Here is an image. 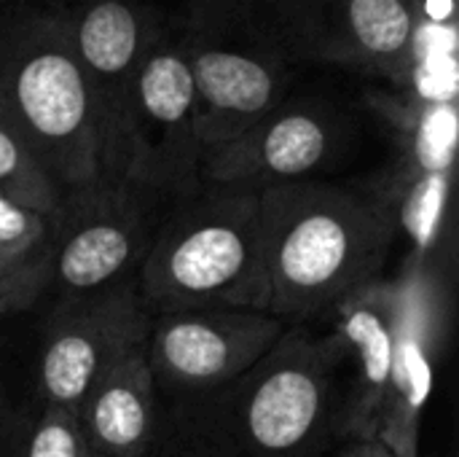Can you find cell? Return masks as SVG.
Returning a JSON list of instances; mask_svg holds the SVG:
<instances>
[{"label":"cell","mask_w":459,"mask_h":457,"mask_svg":"<svg viewBox=\"0 0 459 457\" xmlns=\"http://www.w3.org/2000/svg\"><path fill=\"white\" fill-rule=\"evenodd\" d=\"M331 127L312 110L277 108L239 137L202 154L204 186L264 191L307 180L331 154Z\"/></svg>","instance_id":"cell-13"},{"label":"cell","mask_w":459,"mask_h":457,"mask_svg":"<svg viewBox=\"0 0 459 457\" xmlns=\"http://www.w3.org/2000/svg\"><path fill=\"white\" fill-rule=\"evenodd\" d=\"M452 172H409L401 170L385 197L393 207L398 234H406L411 259L406 267H428L441 242Z\"/></svg>","instance_id":"cell-16"},{"label":"cell","mask_w":459,"mask_h":457,"mask_svg":"<svg viewBox=\"0 0 459 457\" xmlns=\"http://www.w3.org/2000/svg\"><path fill=\"white\" fill-rule=\"evenodd\" d=\"M51 286V240L27 253L0 250V318L27 310Z\"/></svg>","instance_id":"cell-19"},{"label":"cell","mask_w":459,"mask_h":457,"mask_svg":"<svg viewBox=\"0 0 459 457\" xmlns=\"http://www.w3.org/2000/svg\"><path fill=\"white\" fill-rule=\"evenodd\" d=\"M288 329V321L264 310L167 312L151 321L145 358L156 388L178 396L204 393L253 369Z\"/></svg>","instance_id":"cell-10"},{"label":"cell","mask_w":459,"mask_h":457,"mask_svg":"<svg viewBox=\"0 0 459 457\" xmlns=\"http://www.w3.org/2000/svg\"><path fill=\"white\" fill-rule=\"evenodd\" d=\"M86 444L102 457H145L156 439V380L145 347L108 372L78 409Z\"/></svg>","instance_id":"cell-15"},{"label":"cell","mask_w":459,"mask_h":457,"mask_svg":"<svg viewBox=\"0 0 459 457\" xmlns=\"http://www.w3.org/2000/svg\"><path fill=\"white\" fill-rule=\"evenodd\" d=\"M0 121L22 137L62 197L113 180L62 11L0 5Z\"/></svg>","instance_id":"cell-3"},{"label":"cell","mask_w":459,"mask_h":457,"mask_svg":"<svg viewBox=\"0 0 459 457\" xmlns=\"http://www.w3.org/2000/svg\"><path fill=\"white\" fill-rule=\"evenodd\" d=\"M202 154L194 81L180 38L156 27L129 92L118 180L156 197L188 199L204 186Z\"/></svg>","instance_id":"cell-5"},{"label":"cell","mask_w":459,"mask_h":457,"mask_svg":"<svg viewBox=\"0 0 459 457\" xmlns=\"http://www.w3.org/2000/svg\"><path fill=\"white\" fill-rule=\"evenodd\" d=\"M269 312L304 326L379 280L398 237L385 191L293 180L261 191Z\"/></svg>","instance_id":"cell-2"},{"label":"cell","mask_w":459,"mask_h":457,"mask_svg":"<svg viewBox=\"0 0 459 457\" xmlns=\"http://www.w3.org/2000/svg\"><path fill=\"white\" fill-rule=\"evenodd\" d=\"M51 218L0 194V250L27 253L43 248L51 237Z\"/></svg>","instance_id":"cell-21"},{"label":"cell","mask_w":459,"mask_h":457,"mask_svg":"<svg viewBox=\"0 0 459 457\" xmlns=\"http://www.w3.org/2000/svg\"><path fill=\"white\" fill-rule=\"evenodd\" d=\"M151 321L134 280L65 299L43 334L40 393L46 404L78 415L91 388L145 347Z\"/></svg>","instance_id":"cell-8"},{"label":"cell","mask_w":459,"mask_h":457,"mask_svg":"<svg viewBox=\"0 0 459 457\" xmlns=\"http://www.w3.org/2000/svg\"><path fill=\"white\" fill-rule=\"evenodd\" d=\"M339 337L317 339L301 323L245 374L186 393L164 428V457H320L336 420Z\"/></svg>","instance_id":"cell-1"},{"label":"cell","mask_w":459,"mask_h":457,"mask_svg":"<svg viewBox=\"0 0 459 457\" xmlns=\"http://www.w3.org/2000/svg\"><path fill=\"white\" fill-rule=\"evenodd\" d=\"M180 46L194 81L202 151L239 137L280 108L282 57L250 22L245 3L242 13L231 8L194 13Z\"/></svg>","instance_id":"cell-6"},{"label":"cell","mask_w":459,"mask_h":457,"mask_svg":"<svg viewBox=\"0 0 459 457\" xmlns=\"http://www.w3.org/2000/svg\"><path fill=\"white\" fill-rule=\"evenodd\" d=\"M245 8L282 59H323L409 81L414 0H245Z\"/></svg>","instance_id":"cell-7"},{"label":"cell","mask_w":459,"mask_h":457,"mask_svg":"<svg viewBox=\"0 0 459 457\" xmlns=\"http://www.w3.org/2000/svg\"><path fill=\"white\" fill-rule=\"evenodd\" d=\"M336 457H395V453L382 439H350V444L342 447Z\"/></svg>","instance_id":"cell-23"},{"label":"cell","mask_w":459,"mask_h":457,"mask_svg":"<svg viewBox=\"0 0 459 457\" xmlns=\"http://www.w3.org/2000/svg\"><path fill=\"white\" fill-rule=\"evenodd\" d=\"M403 140L409 172H452L457 151V105L455 102H411L395 116Z\"/></svg>","instance_id":"cell-17"},{"label":"cell","mask_w":459,"mask_h":457,"mask_svg":"<svg viewBox=\"0 0 459 457\" xmlns=\"http://www.w3.org/2000/svg\"><path fill=\"white\" fill-rule=\"evenodd\" d=\"M75 62L91 92L108 145L110 178L118 180L121 132L132 81L156 24L129 0H75L59 8Z\"/></svg>","instance_id":"cell-11"},{"label":"cell","mask_w":459,"mask_h":457,"mask_svg":"<svg viewBox=\"0 0 459 457\" xmlns=\"http://www.w3.org/2000/svg\"><path fill=\"white\" fill-rule=\"evenodd\" d=\"M441 331V291L428 267H406L398 277V323L393 380L379 436L395 457H420L422 415L433 393Z\"/></svg>","instance_id":"cell-12"},{"label":"cell","mask_w":459,"mask_h":457,"mask_svg":"<svg viewBox=\"0 0 459 457\" xmlns=\"http://www.w3.org/2000/svg\"><path fill=\"white\" fill-rule=\"evenodd\" d=\"M148 312L264 310L269 277L261 229V191L202 186L153 234L137 277Z\"/></svg>","instance_id":"cell-4"},{"label":"cell","mask_w":459,"mask_h":457,"mask_svg":"<svg viewBox=\"0 0 459 457\" xmlns=\"http://www.w3.org/2000/svg\"><path fill=\"white\" fill-rule=\"evenodd\" d=\"M11 3H19V0H0V5H11Z\"/></svg>","instance_id":"cell-26"},{"label":"cell","mask_w":459,"mask_h":457,"mask_svg":"<svg viewBox=\"0 0 459 457\" xmlns=\"http://www.w3.org/2000/svg\"><path fill=\"white\" fill-rule=\"evenodd\" d=\"M143 191L124 180H102L62 197L54 218H62L51 242V280L70 296H86L129 283L156 232L148 229Z\"/></svg>","instance_id":"cell-9"},{"label":"cell","mask_w":459,"mask_h":457,"mask_svg":"<svg viewBox=\"0 0 459 457\" xmlns=\"http://www.w3.org/2000/svg\"><path fill=\"white\" fill-rule=\"evenodd\" d=\"M0 194L51 218L62 205V191L43 172L22 137L0 121Z\"/></svg>","instance_id":"cell-18"},{"label":"cell","mask_w":459,"mask_h":457,"mask_svg":"<svg viewBox=\"0 0 459 457\" xmlns=\"http://www.w3.org/2000/svg\"><path fill=\"white\" fill-rule=\"evenodd\" d=\"M70 3H75V0H38V5H40V8H54V11L67 8Z\"/></svg>","instance_id":"cell-24"},{"label":"cell","mask_w":459,"mask_h":457,"mask_svg":"<svg viewBox=\"0 0 459 457\" xmlns=\"http://www.w3.org/2000/svg\"><path fill=\"white\" fill-rule=\"evenodd\" d=\"M336 337L347 356H355V393L344 409L342 434L350 439H377L385 417L398 323V277L374 280L347 296L336 310Z\"/></svg>","instance_id":"cell-14"},{"label":"cell","mask_w":459,"mask_h":457,"mask_svg":"<svg viewBox=\"0 0 459 457\" xmlns=\"http://www.w3.org/2000/svg\"><path fill=\"white\" fill-rule=\"evenodd\" d=\"M83 457H102V455H97V453H94V450L89 447V450H86V455H83Z\"/></svg>","instance_id":"cell-25"},{"label":"cell","mask_w":459,"mask_h":457,"mask_svg":"<svg viewBox=\"0 0 459 457\" xmlns=\"http://www.w3.org/2000/svg\"><path fill=\"white\" fill-rule=\"evenodd\" d=\"M32 423L35 420L0 391V457H22Z\"/></svg>","instance_id":"cell-22"},{"label":"cell","mask_w":459,"mask_h":457,"mask_svg":"<svg viewBox=\"0 0 459 457\" xmlns=\"http://www.w3.org/2000/svg\"><path fill=\"white\" fill-rule=\"evenodd\" d=\"M89 450L81 431L78 415L46 404L40 417L32 423L22 457H83Z\"/></svg>","instance_id":"cell-20"}]
</instances>
